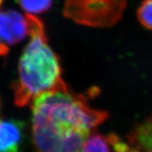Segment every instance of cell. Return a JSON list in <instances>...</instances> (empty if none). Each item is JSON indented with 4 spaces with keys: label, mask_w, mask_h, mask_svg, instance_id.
I'll list each match as a JSON object with an SVG mask.
<instances>
[{
    "label": "cell",
    "mask_w": 152,
    "mask_h": 152,
    "mask_svg": "<svg viewBox=\"0 0 152 152\" xmlns=\"http://www.w3.org/2000/svg\"><path fill=\"white\" fill-rule=\"evenodd\" d=\"M31 134L36 152H82L88 138L108 118L68 85L33 101Z\"/></svg>",
    "instance_id": "cell-1"
},
{
    "label": "cell",
    "mask_w": 152,
    "mask_h": 152,
    "mask_svg": "<svg viewBox=\"0 0 152 152\" xmlns=\"http://www.w3.org/2000/svg\"><path fill=\"white\" fill-rule=\"evenodd\" d=\"M30 41L22 53L14 100L19 107L33 102L44 93L65 86L59 58L50 47L43 22L35 15H26Z\"/></svg>",
    "instance_id": "cell-2"
},
{
    "label": "cell",
    "mask_w": 152,
    "mask_h": 152,
    "mask_svg": "<svg viewBox=\"0 0 152 152\" xmlns=\"http://www.w3.org/2000/svg\"><path fill=\"white\" fill-rule=\"evenodd\" d=\"M127 0H66L64 15L90 27L109 28L120 21Z\"/></svg>",
    "instance_id": "cell-3"
},
{
    "label": "cell",
    "mask_w": 152,
    "mask_h": 152,
    "mask_svg": "<svg viewBox=\"0 0 152 152\" xmlns=\"http://www.w3.org/2000/svg\"><path fill=\"white\" fill-rule=\"evenodd\" d=\"M29 35L26 15L15 10H0V56H6L11 47Z\"/></svg>",
    "instance_id": "cell-4"
},
{
    "label": "cell",
    "mask_w": 152,
    "mask_h": 152,
    "mask_svg": "<svg viewBox=\"0 0 152 152\" xmlns=\"http://www.w3.org/2000/svg\"><path fill=\"white\" fill-rule=\"evenodd\" d=\"M24 132L21 121L0 118V152H19Z\"/></svg>",
    "instance_id": "cell-5"
},
{
    "label": "cell",
    "mask_w": 152,
    "mask_h": 152,
    "mask_svg": "<svg viewBox=\"0 0 152 152\" xmlns=\"http://www.w3.org/2000/svg\"><path fill=\"white\" fill-rule=\"evenodd\" d=\"M127 140L138 152L152 151V115L137 124L129 134Z\"/></svg>",
    "instance_id": "cell-6"
},
{
    "label": "cell",
    "mask_w": 152,
    "mask_h": 152,
    "mask_svg": "<svg viewBox=\"0 0 152 152\" xmlns=\"http://www.w3.org/2000/svg\"><path fill=\"white\" fill-rule=\"evenodd\" d=\"M82 152H111V145L107 136L94 132L88 138Z\"/></svg>",
    "instance_id": "cell-7"
},
{
    "label": "cell",
    "mask_w": 152,
    "mask_h": 152,
    "mask_svg": "<svg viewBox=\"0 0 152 152\" xmlns=\"http://www.w3.org/2000/svg\"><path fill=\"white\" fill-rule=\"evenodd\" d=\"M19 4L26 14L36 15L48 10L53 0H18Z\"/></svg>",
    "instance_id": "cell-8"
},
{
    "label": "cell",
    "mask_w": 152,
    "mask_h": 152,
    "mask_svg": "<svg viewBox=\"0 0 152 152\" xmlns=\"http://www.w3.org/2000/svg\"><path fill=\"white\" fill-rule=\"evenodd\" d=\"M138 20L143 26L152 31V0H144L137 11Z\"/></svg>",
    "instance_id": "cell-9"
},
{
    "label": "cell",
    "mask_w": 152,
    "mask_h": 152,
    "mask_svg": "<svg viewBox=\"0 0 152 152\" xmlns=\"http://www.w3.org/2000/svg\"><path fill=\"white\" fill-rule=\"evenodd\" d=\"M3 2H4V0H0V6L2 5V4H3Z\"/></svg>",
    "instance_id": "cell-10"
},
{
    "label": "cell",
    "mask_w": 152,
    "mask_h": 152,
    "mask_svg": "<svg viewBox=\"0 0 152 152\" xmlns=\"http://www.w3.org/2000/svg\"><path fill=\"white\" fill-rule=\"evenodd\" d=\"M145 152H152V151H145Z\"/></svg>",
    "instance_id": "cell-11"
},
{
    "label": "cell",
    "mask_w": 152,
    "mask_h": 152,
    "mask_svg": "<svg viewBox=\"0 0 152 152\" xmlns=\"http://www.w3.org/2000/svg\"><path fill=\"white\" fill-rule=\"evenodd\" d=\"M0 107H1V101H0Z\"/></svg>",
    "instance_id": "cell-12"
}]
</instances>
